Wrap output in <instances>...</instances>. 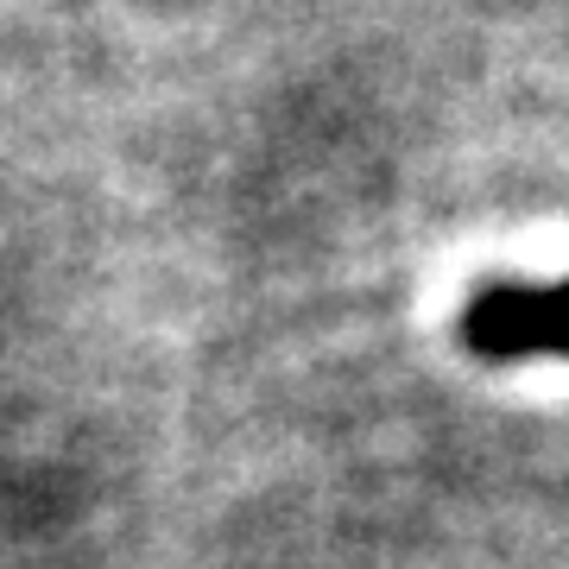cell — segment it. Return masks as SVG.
I'll return each mask as SVG.
<instances>
[{
    "label": "cell",
    "instance_id": "6da1fadb",
    "mask_svg": "<svg viewBox=\"0 0 569 569\" xmlns=\"http://www.w3.org/2000/svg\"><path fill=\"white\" fill-rule=\"evenodd\" d=\"M462 348L481 361H569V279L481 284L462 305Z\"/></svg>",
    "mask_w": 569,
    "mask_h": 569
}]
</instances>
